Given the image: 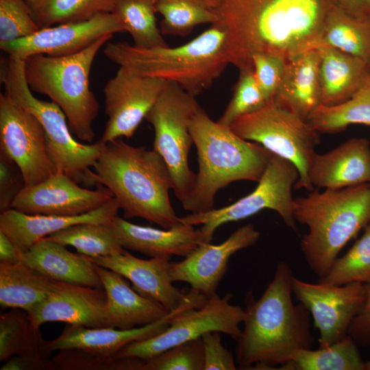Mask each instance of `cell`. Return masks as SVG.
Returning a JSON list of instances; mask_svg holds the SVG:
<instances>
[{
	"label": "cell",
	"instance_id": "c3c4849f",
	"mask_svg": "<svg viewBox=\"0 0 370 370\" xmlns=\"http://www.w3.org/2000/svg\"><path fill=\"white\" fill-rule=\"evenodd\" d=\"M21 262L20 252L9 237L0 231V263L16 264Z\"/></svg>",
	"mask_w": 370,
	"mask_h": 370
},
{
	"label": "cell",
	"instance_id": "5bb4252c",
	"mask_svg": "<svg viewBox=\"0 0 370 370\" xmlns=\"http://www.w3.org/2000/svg\"><path fill=\"white\" fill-rule=\"evenodd\" d=\"M292 287L293 295L309 310L319 331V347L332 345L348 334L366 298L365 284L362 283H311L293 276Z\"/></svg>",
	"mask_w": 370,
	"mask_h": 370
},
{
	"label": "cell",
	"instance_id": "30bf717a",
	"mask_svg": "<svg viewBox=\"0 0 370 370\" xmlns=\"http://www.w3.org/2000/svg\"><path fill=\"white\" fill-rule=\"evenodd\" d=\"M195 97L169 82L145 117L154 130L153 149L166 164L181 203L189 195L195 178L188 160L193 144L190 123L201 107Z\"/></svg>",
	"mask_w": 370,
	"mask_h": 370
},
{
	"label": "cell",
	"instance_id": "5b68a950",
	"mask_svg": "<svg viewBox=\"0 0 370 370\" xmlns=\"http://www.w3.org/2000/svg\"><path fill=\"white\" fill-rule=\"evenodd\" d=\"M103 53L119 66L175 82L195 97L208 89L230 64L226 32L218 23L177 47L140 48L109 41Z\"/></svg>",
	"mask_w": 370,
	"mask_h": 370
},
{
	"label": "cell",
	"instance_id": "d6a6232c",
	"mask_svg": "<svg viewBox=\"0 0 370 370\" xmlns=\"http://www.w3.org/2000/svg\"><path fill=\"white\" fill-rule=\"evenodd\" d=\"M279 369L366 370V362L360 356L356 341L347 334L328 346L299 351Z\"/></svg>",
	"mask_w": 370,
	"mask_h": 370
},
{
	"label": "cell",
	"instance_id": "f1b7e54d",
	"mask_svg": "<svg viewBox=\"0 0 370 370\" xmlns=\"http://www.w3.org/2000/svg\"><path fill=\"white\" fill-rule=\"evenodd\" d=\"M56 282L21 262L0 263V305L29 313L50 295Z\"/></svg>",
	"mask_w": 370,
	"mask_h": 370
},
{
	"label": "cell",
	"instance_id": "7402d4cb",
	"mask_svg": "<svg viewBox=\"0 0 370 370\" xmlns=\"http://www.w3.org/2000/svg\"><path fill=\"white\" fill-rule=\"evenodd\" d=\"M119 210L114 197L101 207L77 216L28 214L10 208L0 214V231L9 237L21 254L42 238L71 225L111 223Z\"/></svg>",
	"mask_w": 370,
	"mask_h": 370
},
{
	"label": "cell",
	"instance_id": "83f0119b",
	"mask_svg": "<svg viewBox=\"0 0 370 370\" xmlns=\"http://www.w3.org/2000/svg\"><path fill=\"white\" fill-rule=\"evenodd\" d=\"M317 49L320 56L321 104L334 106L347 100L369 77L370 64L332 47Z\"/></svg>",
	"mask_w": 370,
	"mask_h": 370
},
{
	"label": "cell",
	"instance_id": "8d00e7d4",
	"mask_svg": "<svg viewBox=\"0 0 370 370\" xmlns=\"http://www.w3.org/2000/svg\"><path fill=\"white\" fill-rule=\"evenodd\" d=\"M158 0H115L112 12L118 16L134 45L140 48L167 46L157 25Z\"/></svg>",
	"mask_w": 370,
	"mask_h": 370
},
{
	"label": "cell",
	"instance_id": "9a60e30c",
	"mask_svg": "<svg viewBox=\"0 0 370 370\" xmlns=\"http://www.w3.org/2000/svg\"><path fill=\"white\" fill-rule=\"evenodd\" d=\"M168 82L119 66L103 88L108 119L100 140L107 143L133 136Z\"/></svg>",
	"mask_w": 370,
	"mask_h": 370
},
{
	"label": "cell",
	"instance_id": "816d5d0a",
	"mask_svg": "<svg viewBox=\"0 0 370 370\" xmlns=\"http://www.w3.org/2000/svg\"><path fill=\"white\" fill-rule=\"evenodd\" d=\"M23 1H25L27 3H29L34 2L35 0H23Z\"/></svg>",
	"mask_w": 370,
	"mask_h": 370
},
{
	"label": "cell",
	"instance_id": "e575fe53",
	"mask_svg": "<svg viewBox=\"0 0 370 370\" xmlns=\"http://www.w3.org/2000/svg\"><path fill=\"white\" fill-rule=\"evenodd\" d=\"M65 246H72L88 257L122 253V247L111 223H84L68 227L47 237Z\"/></svg>",
	"mask_w": 370,
	"mask_h": 370
},
{
	"label": "cell",
	"instance_id": "6da1fadb",
	"mask_svg": "<svg viewBox=\"0 0 370 370\" xmlns=\"http://www.w3.org/2000/svg\"><path fill=\"white\" fill-rule=\"evenodd\" d=\"M336 0H217L226 32V54L238 69L253 68L251 56L265 53L286 62L317 49Z\"/></svg>",
	"mask_w": 370,
	"mask_h": 370
},
{
	"label": "cell",
	"instance_id": "2e32d148",
	"mask_svg": "<svg viewBox=\"0 0 370 370\" xmlns=\"http://www.w3.org/2000/svg\"><path fill=\"white\" fill-rule=\"evenodd\" d=\"M124 32L116 14L102 13L85 21L40 28L29 36L0 43V48L23 60L35 55L65 56L84 50L105 35Z\"/></svg>",
	"mask_w": 370,
	"mask_h": 370
},
{
	"label": "cell",
	"instance_id": "ba28073f",
	"mask_svg": "<svg viewBox=\"0 0 370 370\" xmlns=\"http://www.w3.org/2000/svg\"><path fill=\"white\" fill-rule=\"evenodd\" d=\"M23 60L8 56L1 59L0 78L5 94L41 123L49 155L57 169L78 183L95 184L91 169L104 145L101 140L92 144L77 141L62 110L53 102L37 99L26 81Z\"/></svg>",
	"mask_w": 370,
	"mask_h": 370
},
{
	"label": "cell",
	"instance_id": "f907efd6",
	"mask_svg": "<svg viewBox=\"0 0 370 370\" xmlns=\"http://www.w3.org/2000/svg\"><path fill=\"white\" fill-rule=\"evenodd\" d=\"M366 370H370V360L366 362Z\"/></svg>",
	"mask_w": 370,
	"mask_h": 370
},
{
	"label": "cell",
	"instance_id": "8fae6325",
	"mask_svg": "<svg viewBox=\"0 0 370 370\" xmlns=\"http://www.w3.org/2000/svg\"><path fill=\"white\" fill-rule=\"evenodd\" d=\"M298 178V169L293 162L273 153L258 186L251 193L228 206L182 217L180 221L194 226L201 225L199 229L210 243L221 225L270 209L275 211L288 227L297 231L292 188Z\"/></svg>",
	"mask_w": 370,
	"mask_h": 370
},
{
	"label": "cell",
	"instance_id": "1f68e13d",
	"mask_svg": "<svg viewBox=\"0 0 370 370\" xmlns=\"http://www.w3.org/2000/svg\"><path fill=\"white\" fill-rule=\"evenodd\" d=\"M306 121L319 133H337L355 124L370 126V75L349 99L334 106L321 104Z\"/></svg>",
	"mask_w": 370,
	"mask_h": 370
},
{
	"label": "cell",
	"instance_id": "ee69618b",
	"mask_svg": "<svg viewBox=\"0 0 370 370\" xmlns=\"http://www.w3.org/2000/svg\"><path fill=\"white\" fill-rule=\"evenodd\" d=\"M25 187V180L19 167L0 153L1 212L11 208L13 201Z\"/></svg>",
	"mask_w": 370,
	"mask_h": 370
},
{
	"label": "cell",
	"instance_id": "cb8c5ba5",
	"mask_svg": "<svg viewBox=\"0 0 370 370\" xmlns=\"http://www.w3.org/2000/svg\"><path fill=\"white\" fill-rule=\"evenodd\" d=\"M312 186L340 189L370 183V143L352 138L332 150L316 153L310 166Z\"/></svg>",
	"mask_w": 370,
	"mask_h": 370
},
{
	"label": "cell",
	"instance_id": "681fc988",
	"mask_svg": "<svg viewBox=\"0 0 370 370\" xmlns=\"http://www.w3.org/2000/svg\"><path fill=\"white\" fill-rule=\"evenodd\" d=\"M45 362H40L21 356H14L4 362L1 370L45 369Z\"/></svg>",
	"mask_w": 370,
	"mask_h": 370
},
{
	"label": "cell",
	"instance_id": "8992f818",
	"mask_svg": "<svg viewBox=\"0 0 370 370\" xmlns=\"http://www.w3.org/2000/svg\"><path fill=\"white\" fill-rule=\"evenodd\" d=\"M293 216L308 228L301 250L310 269L321 278L342 249L370 221V183L312 190L294 199Z\"/></svg>",
	"mask_w": 370,
	"mask_h": 370
},
{
	"label": "cell",
	"instance_id": "d6986e66",
	"mask_svg": "<svg viewBox=\"0 0 370 370\" xmlns=\"http://www.w3.org/2000/svg\"><path fill=\"white\" fill-rule=\"evenodd\" d=\"M89 258L95 264L123 276L136 291L159 302L170 312L185 304L208 298L192 289L184 293L173 285L169 258L141 259L125 249L115 255Z\"/></svg>",
	"mask_w": 370,
	"mask_h": 370
},
{
	"label": "cell",
	"instance_id": "277c9868",
	"mask_svg": "<svg viewBox=\"0 0 370 370\" xmlns=\"http://www.w3.org/2000/svg\"><path fill=\"white\" fill-rule=\"evenodd\" d=\"M198 156L199 170L182 208L199 213L214 208L217 192L232 182H258L273 155L257 143L236 134L230 127L212 120L201 107L189 127Z\"/></svg>",
	"mask_w": 370,
	"mask_h": 370
},
{
	"label": "cell",
	"instance_id": "7dc6e473",
	"mask_svg": "<svg viewBox=\"0 0 370 370\" xmlns=\"http://www.w3.org/2000/svg\"><path fill=\"white\" fill-rule=\"evenodd\" d=\"M336 3L349 14L370 21V0H336Z\"/></svg>",
	"mask_w": 370,
	"mask_h": 370
},
{
	"label": "cell",
	"instance_id": "9c48e42d",
	"mask_svg": "<svg viewBox=\"0 0 370 370\" xmlns=\"http://www.w3.org/2000/svg\"><path fill=\"white\" fill-rule=\"evenodd\" d=\"M230 127L242 138L293 162L299 171L295 188L313 190L308 173L319 137L306 120L272 99L260 110L238 118Z\"/></svg>",
	"mask_w": 370,
	"mask_h": 370
},
{
	"label": "cell",
	"instance_id": "ffe728a7",
	"mask_svg": "<svg viewBox=\"0 0 370 370\" xmlns=\"http://www.w3.org/2000/svg\"><path fill=\"white\" fill-rule=\"evenodd\" d=\"M197 302L185 304L152 323L129 330L111 327L88 328L67 324L57 338L42 342L45 358L52 352L78 348L102 356L114 357L127 344L149 338L164 331L180 314L198 307Z\"/></svg>",
	"mask_w": 370,
	"mask_h": 370
},
{
	"label": "cell",
	"instance_id": "4dcf8cb0",
	"mask_svg": "<svg viewBox=\"0 0 370 370\" xmlns=\"http://www.w3.org/2000/svg\"><path fill=\"white\" fill-rule=\"evenodd\" d=\"M43 338L35 329L27 312L13 308L0 315V361L21 356L46 362L42 354Z\"/></svg>",
	"mask_w": 370,
	"mask_h": 370
},
{
	"label": "cell",
	"instance_id": "d590c367",
	"mask_svg": "<svg viewBox=\"0 0 370 370\" xmlns=\"http://www.w3.org/2000/svg\"><path fill=\"white\" fill-rule=\"evenodd\" d=\"M115 0H35L27 3L40 28L62 23L85 21L112 12Z\"/></svg>",
	"mask_w": 370,
	"mask_h": 370
},
{
	"label": "cell",
	"instance_id": "d4e9b609",
	"mask_svg": "<svg viewBox=\"0 0 370 370\" xmlns=\"http://www.w3.org/2000/svg\"><path fill=\"white\" fill-rule=\"evenodd\" d=\"M95 269L107 295L108 327L132 329L156 322L170 312L159 302L136 291L119 273L96 264Z\"/></svg>",
	"mask_w": 370,
	"mask_h": 370
},
{
	"label": "cell",
	"instance_id": "52a82bcc",
	"mask_svg": "<svg viewBox=\"0 0 370 370\" xmlns=\"http://www.w3.org/2000/svg\"><path fill=\"white\" fill-rule=\"evenodd\" d=\"M112 36L105 35L74 54L35 55L24 60L30 89L48 96L65 114L72 134L87 143L94 140L92 123L99 109L90 88V73L98 51Z\"/></svg>",
	"mask_w": 370,
	"mask_h": 370
},
{
	"label": "cell",
	"instance_id": "3957f363",
	"mask_svg": "<svg viewBox=\"0 0 370 370\" xmlns=\"http://www.w3.org/2000/svg\"><path fill=\"white\" fill-rule=\"evenodd\" d=\"M96 186L106 187L125 219L139 217L168 229L181 223L170 201V172L154 149L122 138L105 143L93 166Z\"/></svg>",
	"mask_w": 370,
	"mask_h": 370
},
{
	"label": "cell",
	"instance_id": "bcb514c9",
	"mask_svg": "<svg viewBox=\"0 0 370 370\" xmlns=\"http://www.w3.org/2000/svg\"><path fill=\"white\" fill-rule=\"evenodd\" d=\"M366 298L365 304L352 321L348 334L356 343L370 344V284H365Z\"/></svg>",
	"mask_w": 370,
	"mask_h": 370
},
{
	"label": "cell",
	"instance_id": "4316f807",
	"mask_svg": "<svg viewBox=\"0 0 370 370\" xmlns=\"http://www.w3.org/2000/svg\"><path fill=\"white\" fill-rule=\"evenodd\" d=\"M319 63L318 49L286 62L282 79L273 100L307 120L321 105Z\"/></svg>",
	"mask_w": 370,
	"mask_h": 370
},
{
	"label": "cell",
	"instance_id": "7bdbcfd3",
	"mask_svg": "<svg viewBox=\"0 0 370 370\" xmlns=\"http://www.w3.org/2000/svg\"><path fill=\"white\" fill-rule=\"evenodd\" d=\"M251 64L256 82L267 102L272 100L282 79L286 61L265 53L252 55Z\"/></svg>",
	"mask_w": 370,
	"mask_h": 370
},
{
	"label": "cell",
	"instance_id": "f546056e",
	"mask_svg": "<svg viewBox=\"0 0 370 370\" xmlns=\"http://www.w3.org/2000/svg\"><path fill=\"white\" fill-rule=\"evenodd\" d=\"M319 47L336 49L370 64V21L335 5L325 20Z\"/></svg>",
	"mask_w": 370,
	"mask_h": 370
},
{
	"label": "cell",
	"instance_id": "e0dca14e",
	"mask_svg": "<svg viewBox=\"0 0 370 370\" xmlns=\"http://www.w3.org/2000/svg\"><path fill=\"white\" fill-rule=\"evenodd\" d=\"M113 197L105 186L83 188L69 175L57 171L45 180L25 186L11 208L28 214L77 216L91 212Z\"/></svg>",
	"mask_w": 370,
	"mask_h": 370
},
{
	"label": "cell",
	"instance_id": "ab89813d",
	"mask_svg": "<svg viewBox=\"0 0 370 370\" xmlns=\"http://www.w3.org/2000/svg\"><path fill=\"white\" fill-rule=\"evenodd\" d=\"M139 370H204L201 337L180 344L143 359Z\"/></svg>",
	"mask_w": 370,
	"mask_h": 370
},
{
	"label": "cell",
	"instance_id": "b9f144b4",
	"mask_svg": "<svg viewBox=\"0 0 370 370\" xmlns=\"http://www.w3.org/2000/svg\"><path fill=\"white\" fill-rule=\"evenodd\" d=\"M116 358L106 356L78 348L64 349L50 360L45 369L58 370H113Z\"/></svg>",
	"mask_w": 370,
	"mask_h": 370
},
{
	"label": "cell",
	"instance_id": "f35d334b",
	"mask_svg": "<svg viewBox=\"0 0 370 370\" xmlns=\"http://www.w3.org/2000/svg\"><path fill=\"white\" fill-rule=\"evenodd\" d=\"M267 103L256 82L253 68L239 69V77L233 96L217 122L230 127L238 118L260 110Z\"/></svg>",
	"mask_w": 370,
	"mask_h": 370
},
{
	"label": "cell",
	"instance_id": "ac0fdd59",
	"mask_svg": "<svg viewBox=\"0 0 370 370\" xmlns=\"http://www.w3.org/2000/svg\"><path fill=\"white\" fill-rule=\"evenodd\" d=\"M260 236L254 225L247 224L238 228L220 244L202 243L183 260L171 262V279L173 282L188 284L192 290L208 298L217 293L232 256L255 245Z\"/></svg>",
	"mask_w": 370,
	"mask_h": 370
},
{
	"label": "cell",
	"instance_id": "603a6c76",
	"mask_svg": "<svg viewBox=\"0 0 370 370\" xmlns=\"http://www.w3.org/2000/svg\"><path fill=\"white\" fill-rule=\"evenodd\" d=\"M112 225L125 249L138 251L150 258L186 257L201 243L207 242L200 229L181 221L162 230L131 223L119 216Z\"/></svg>",
	"mask_w": 370,
	"mask_h": 370
},
{
	"label": "cell",
	"instance_id": "60d3db41",
	"mask_svg": "<svg viewBox=\"0 0 370 370\" xmlns=\"http://www.w3.org/2000/svg\"><path fill=\"white\" fill-rule=\"evenodd\" d=\"M40 28L23 0H0V43L29 36Z\"/></svg>",
	"mask_w": 370,
	"mask_h": 370
},
{
	"label": "cell",
	"instance_id": "4fadbf2b",
	"mask_svg": "<svg viewBox=\"0 0 370 370\" xmlns=\"http://www.w3.org/2000/svg\"><path fill=\"white\" fill-rule=\"evenodd\" d=\"M0 153L19 167L25 186L58 171L41 123L5 93L0 95Z\"/></svg>",
	"mask_w": 370,
	"mask_h": 370
},
{
	"label": "cell",
	"instance_id": "484cf974",
	"mask_svg": "<svg viewBox=\"0 0 370 370\" xmlns=\"http://www.w3.org/2000/svg\"><path fill=\"white\" fill-rule=\"evenodd\" d=\"M21 262L49 278L62 282L103 288L95 264L79 252L59 243L42 238L20 254Z\"/></svg>",
	"mask_w": 370,
	"mask_h": 370
},
{
	"label": "cell",
	"instance_id": "7c38bea8",
	"mask_svg": "<svg viewBox=\"0 0 370 370\" xmlns=\"http://www.w3.org/2000/svg\"><path fill=\"white\" fill-rule=\"evenodd\" d=\"M232 294L220 297L217 293L197 308L178 314L160 334L134 341L123 347L116 358H148L180 344L198 338L208 332L216 331L231 336L236 341L245 317L244 309L230 304Z\"/></svg>",
	"mask_w": 370,
	"mask_h": 370
},
{
	"label": "cell",
	"instance_id": "74e56055",
	"mask_svg": "<svg viewBox=\"0 0 370 370\" xmlns=\"http://www.w3.org/2000/svg\"><path fill=\"white\" fill-rule=\"evenodd\" d=\"M319 282L335 285L349 283L370 284V221L352 247L338 257Z\"/></svg>",
	"mask_w": 370,
	"mask_h": 370
},
{
	"label": "cell",
	"instance_id": "7a4b0ae2",
	"mask_svg": "<svg viewBox=\"0 0 370 370\" xmlns=\"http://www.w3.org/2000/svg\"><path fill=\"white\" fill-rule=\"evenodd\" d=\"M292 269L280 261L263 294L245 297L244 327L236 341L235 359L241 367L275 369L293 359L300 350L310 349V313L292 296Z\"/></svg>",
	"mask_w": 370,
	"mask_h": 370
},
{
	"label": "cell",
	"instance_id": "f6af8a7d",
	"mask_svg": "<svg viewBox=\"0 0 370 370\" xmlns=\"http://www.w3.org/2000/svg\"><path fill=\"white\" fill-rule=\"evenodd\" d=\"M221 332H208L201 336L204 354V370H236L235 356L224 347Z\"/></svg>",
	"mask_w": 370,
	"mask_h": 370
},
{
	"label": "cell",
	"instance_id": "836d02e7",
	"mask_svg": "<svg viewBox=\"0 0 370 370\" xmlns=\"http://www.w3.org/2000/svg\"><path fill=\"white\" fill-rule=\"evenodd\" d=\"M217 0H158L162 35L185 37L199 25L219 22Z\"/></svg>",
	"mask_w": 370,
	"mask_h": 370
},
{
	"label": "cell",
	"instance_id": "44dd1931",
	"mask_svg": "<svg viewBox=\"0 0 370 370\" xmlns=\"http://www.w3.org/2000/svg\"><path fill=\"white\" fill-rule=\"evenodd\" d=\"M107 304L104 288L57 281L50 295L28 314L36 330L54 321L88 328L108 327Z\"/></svg>",
	"mask_w": 370,
	"mask_h": 370
}]
</instances>
